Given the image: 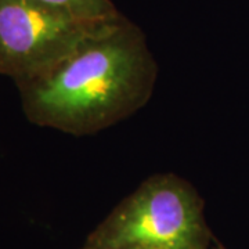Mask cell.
<instances>
[{
    "mask_svg": "<svg viewBox=\"0 0 249 249\" xmlns=\"http://www.w3.org/2000/svg\"><path fill=\"white\" fill-rule=\"evenodd\" d=\"M157 78L145 36L121 14L100 22L64 61L18 90L32 124L88 136L144 107Z\"/></svg>",
    "mask_w": 249,
    "mask_h": 249,
    "instance_id": "1",
    "label": "cell"
},
{
    "mask_svg": "<svg viewBox=\"0 0 249 249\" xmlns=\"http://www.w3.org/2000/svg\"><path fill=\"white\" fill-rule=\"evenodd\" d=\"M204 199L175 173L142 181L90 232L88 249H208Z\"/></svg>",
    "mask_w": 249,
    "mask_h": 249,
    "instance_id": "2",
    "label": "cell"
},
{
    "mask_svg": "<svg viewBox=\"0 0 249 249\" xmlns=\"http://www.w3.org/2000/svg\"><path fill=\"white\" fill-rule=\"evenodd\" d=\"M100 22L80 21L39 0H0V75L17 88L43 76Z\"/></svg>",
    "mask_w": 249,
    "mask_h": 249,
    "instance_id": "3",
    "label": "cell"
},
{
    "mask_svg": "<svg viewBox=\"0 0 249 249\" xmlns=\"http://www.w3.org/2000/svg\"><path fill=\"white\" fill-rule=\"evenodd\" d=\"M52 7L62 10L72 17L86 22H97L111 19L121 13L111 0H39Z\"/></svg>",
    "mask_w": 249,
    "mask_h": 249,
    "instance_id": "4",
    "label": "cell"
},
{
    "mask_svg": "<svg viewBox=\"0 0 249 249\" xmlns=\"http://www.w3.org/2000/svg\"><path fill=\"white\" fill-rule=\"evenodd\" d=\"M214 249H227V248H224L220 242H217V241H216V247H214Z\"/></svg>",
    "mask_w": 249,
    "mask_h": 249,
    "instance_id": "5",
    "label": "cell"
},
{
    "mask_svg": "<svg viewBox=\"0 0 249 249\" xmlns=\"http://www.w3.org/2000/svg\"><path fill=\"white\" fill-rule=\"evenodd\" d=\"M82 249H88V248H85V247H83V248H82Z\"/></svg>",
    "mask_w": 249,
    "mask_h": 249,
    "instance_id": "6",
    "label": "cell"
}]
</instances>
